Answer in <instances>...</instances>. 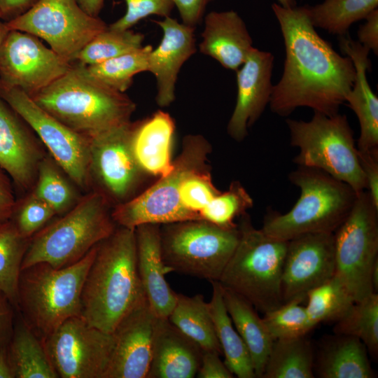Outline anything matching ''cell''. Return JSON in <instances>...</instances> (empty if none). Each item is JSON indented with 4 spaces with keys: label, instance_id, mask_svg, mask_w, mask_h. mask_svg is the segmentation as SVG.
Segmentation results:
<instances>
[{
    "label": "cell",
    "instance_id": "1",
    "mask_svg": "<svg viewBox=\"0 0 378 378\" xmlns=\"http://www.w3.org/2000/svg\"><path fill=\"white\" fill-rule=\"evenodd\" d=\"M272 10L284 38L286 57L279 81L273 85L271 111L287 116L305 106L331 116L345 103L356 78L349 56H342L321 37L310 22L306 6Z\"/></svg>",
    "mask_w": 378,
    "mask_h": 378
},
{
    "label": "cell",
    "instance_id": "2",
    "mask_svg": "<svg viewBox=\"0 0 378 378\" xmlns=\"http://www.w3.org/2000/svg\"><path fill=\"white\" fill-rule=\"evenodd\" d=\"M145 294L136 263L134 229L116 228L97 244L81 293V317L112 333Z\"/></svg>",
    "mask_w": 378,
    "mask_h": 378
},
{
    "label": "cell",
    "instance_id": "3",
    "mask_svg": "<svg viewBox=\"0 0 378 378\" xmlns=\"http://www.w3.org/2000/svg\"><path fill=\"white\" fill-rule=\"evenodd\" d=\"M30 97L75 132L92 137L131 121L135 103L72 62L61 77Z\"/></svg>",
    "mask_w": 378,
    "mask_h": 378
},
{
    "label": "cell",
    "instance_id": "4",
    "mask_svg": "<svg viewBox=\"0 0 378 378\" xmlns=\"http://www.w3.org/2000/svg\"><path fill=\"white\" fill-rule=\"evenodd\" d=\"M300 195L285 214L270 209L261 230L289 241L301 234L334 233L351 212L358 193L347 183L314 167L298 166L288 174Z\"/></svg>",
    "mask_w": 378,
    "mask_h": 378
},
{
    "label": "cell",
    "instance_id": "5",
    "mask_svg": "<svg viewBox=\"0 0 378 378\" xmlns=\"http://www.w3.org/2000/svg\"><path fill=\"white\" fill-rule=\"evenodd\" d=\"M97 245L73 264L56 268L39 262L21 270L18 310L27 325L42 340L65 321L81 316L83 284Z\"/></svg>",
    "mask_w": 378,
    "mask_h": 378
},
{
    "label": "cell",
    "instance_id": "6",
    "mask_svg": "<svg viewBox=\"0 0 378 378\" xmlns=\"http://www.w3.org/2000/svg\"><path fill=\"white\" fill-rule=\"evenodd\" d=\"M239 218V241L218 282L265 314L283 304L281 276L288 241L255 228L247 213Z\"/></svg>",
    "mask_w": 378,
    "mask_h": 378
},
{
    "label": "cell",
    "instance_id": "7",
    "mask_svg": "<svg viewBox=\"0 0 378 378\" xmlns=\"http://www.w3.org/2000/svg\"><path fill=\"white\" fill-rule=\"evenodd\" d=\"M111 206L97 190L81 197L61 218L29 239L22 270L39 262L61 268L82 258L116 229Z\"/></svg>",
    "mask_w": 378,
    "mask_h": 378
},
{
    "label": "cell",
    "instance_id": "8",
    "mask_svg": "<svg viewBox=\"0 0 378 378\" xmlns=\"http://www.w3.org/2000/svg\"><path fill=\"white\" fill-rule=\"evenodd\" d=\"M286 122L290 144L299 149L294 163L321 169L347 183L358 194L366 190L354 132L346 115L328 116L314 111L309 121L288 118Z\"/></svg>",
    "mask_w": 378,
    "mask_h": 378
},
{
    "label": "cell",
    "instance_id": "9",
    "mask_svg": "<svg viewBox=\"0 0 378 378\" xmlns=\"http://www.w3.org/2000/svg\"><path fill=\"white\" fill-rule=\"evenodd\" d=\"M160 247L170 272L218 281L239 238L238 225L225 227L204 220L160 225Z\"/></svg>",
    "mask_w": 378,
    "mask_h": 378
},
{
    "label": "cell",
    "instance_id": "10",
    "mask_svg": "<svg viewBox=\"0 0 378 378\" xmlns=\"http://www.w3.org/2000/svg\"><path fill=\"white\" fill-rule=\"evenodd\" d=\"M211 152V146L202 135L185 136L181 151L169 172L139 195L113 207L111 216L115 223L135 229L144 224L188 220L180 204L181 184L190 172L209 166Z\"/></svg>",
    "mask_w": 378,
    "mask_h": 378
},
{
    "label": "cell",
    "instance_id": "11",
    "mask_svg": "<svg viewBox=\"0 0 378 378\" xmlns=\"http://www.w3.org/2000/svg\"><path fill=\"white\" fill-rule=\"evenodd\" d=\"M335 275L355 302L373 293L371 273L378 261V207L359 192L347 218L334 232Z\"/></svg>",
    "mask_w": 378,
    "mask_h": 378
},
{
    "label": "cell",
    "instance_id": "12",
    "mask_svg": "<svg viewBox=\"0 0 378 378\" xmlns=\"http://www.w3.org/2000/svg\"><path fill=\"white\" fill-rule=\"evenodd\" d=\"M6 22L10 29L43 39L71 63L95 36L108 27L101 18L83 10L78 0H38L24 13Z\"/></svg>",
    "mask_w": 378,
    "mask_h": 378
},
{
    "label": "cell",
    "instance_id": "13",
    "mask_svg": "<svg viewBox=\"0 0 378 378\" xmlns=\"http://www.w3.org/2000/svg\"><path fill=\"white\" fill-rule=\"evenodd\" d=\"M0 97L38 136L71 181L86 190L92 186L90 139L52 116L22 90L0 80Z\"/></svg>",
    "mask_w": 378,
    "mask_h": 378
},
{
    "label": "cell",
    "instance_id": "14",
    "mask_svg": "<svg viewBox=\"0 0 378 378\" xmlns=\"http://www.w3.org/2000/svg\"><path fill=\"white\" fill-rule=\"evenodd\" d=\"M139 122L130 121L89 137L92 181L114 206L134 197L147 175L133 148Z\"/></svg>",
    "mask_w": 378,
    "mask_h": 378
},
{
    "label": "cell",
    "instance_id": "15",
    "mask_svg": "<svg viewBox=\"0 0 378 378\" xmlns=\"http://www.w3.org/2000/svg\"><path fill=\"white\" fill-rule=\"evenodd\" d=\"M42 341L59 377L105 378L113 348L112 333L74 316Z\"/></svg>",
    "mask_w": 378,
    "mask_h": 378
},
{
    "label": "cell",
    "instance_id": "16",
    "mask_svg": "<svg viewBox=\"0 0 378 378\" xmlns=\"http://www.w3.org/2000/svg\"><path fill=\"white\" fill-rule=\"evenodd\" d=\"M71 64L27 32L9 29L0 43V80L29 96L63 76Z\"/></svg>",
    "mask_w": 378,
    "mask_h": 378
},
{
    "label": "cell",
    "instance_id": "17",
    "mask_svg": "<svg viewBox=\"0 0 378 378\" xmlns=\"http://www.w3.org/2000/svg\"><path fill=\"white\" fill-rule=\"evenodd\" d=\"M335 274L334 233H307L288 241L281 276L283 303L307 293Z\"/></svg>",
    "mask_w": 378,
    "mask_h": 378
},
{
    "label": "cell",
    "instance_id": "18",
    "mask_svg": "<svg viewBox=\"0 0 378 378\" xmlns=\"http://www.w3.org/2000/svg\"><path fill=\"white\" fill-rule=\"evenodd\" d=\"M157 316L144 298L119 322L105 378H147Z\"/></svg>",
    "mask_w": 378,
    "mask_h": 378
},
{
    "label": "cell",
    "instance_id": "19",
    "mask_svg": "<svg viewBox=\"0 0 378 378\" xmlns=\"http://www.w3.org/2000/svg\"><path fill=\"white\" fill-rule=\"evenodd\" d=\"M274 59L271 52L253 48L236 71L237 100L227 125L228 135L236 141H241L247 136L248 130L270 104Z\"/></svg>",
    "mask_w": 378,
    "mask_h": 378
},
{
    "label": "cell",
    "instance_id": "20",
    "mask_svg": "<svg viewBox=\"0 0 378 378\" xmlns=\"http://www.w3.org/2000/svg\"><path fill=\"white\" fill-rule=\"evenodd\" d=\"M153 22L163 34L159 45L149 54L148 71L156 80L157 104L166 107L176 98V83L181 67L197 51L195 28L171 16Z\"/></svg>",
    "mask_w": 378,
    "mask_h": 378
},
{
    "label": "cell",
    "instance_id": "21",
    "mask_svg": "<svg viewBox=\"0 0 378 378\" xmlns=\"http://www.w3.org/2000/svg\"><path fill=\"white\" fill-rule=\"evenodd\" d=\"M22 119L0 97V167L23 190L32 188L44 156Z\"/></svg>",
    "mask_w": 378,
    "mask_h": 378
},
{
    "label": "cell",
    "instance_id": "22",
    "mask_svg": "<svg viewBox=\"0 0 378 378\" xmlns=\"http://www.w3.org/2000/svg\"><path fill=\"white\" fill-rule=\"evenodd\" d=\"M160 225L144 224L134 229L136 263L140 281L153 311L159 318H168L176 301L177 293L169 286L165 274L160 247Z\"/></svg>",
    "mask_w": 378,
    "mask_h": 378
},
{
    "label": "cell",
    "instance_id": "23",
    "mask_svg": "<svg viewBox=\"0 0 378 378\" xmlns=\"http://www.w3.org/2000/svg\"><path fill=\"white\" fill-rule=\"evenodd\" d=\"M200 52L236 71L245 62L253 46L246 25L237 12H209L204 20Z\"/></svg>",
    "mask_w": 378,
    "mask_h": 378
},
{
    "label": "cell",
    "instance_id": "24",
    "mask_svg": "<svg viewBox=\"0 0 378 378\" xmlns=\"http://www.w3.org/2000/svg\"><path fill=\"white\" fill-rule=\"evenodd\" d=\"M203 351L177 329L168 318L157 317L152 359L147 378H192Z\"/></svg>",
    "mask_w": 378,
    "mask_h": 378
},
{
    "label": "cell",
    "instance_id": "25",
    "mask_svg": "<svg viewBox=\"0 0 378 378\" xmlns=\"http://www.w3.org/2000/svg\"><path fill=\"white\" fill-rule=\"evenodd\" d=\"M340 37L341 50L351 58L356 70L355 80L345 102L356 114L360 125L356 148L366 151L378 148V98L366 76L371 66L370 50L349 37Z\"/></svg>",
    "mask_w": 378,
    "mask_h": 378
},
{
    "label": "cell",
    "instance_id": "26",
    "mask_svg": "<svg viewBox=\"0 0 378 378\" xmlns=\"http://www.w3.org/2000/svg\"><path fill=\"white\" fill-rule=\"evenodd\" d=\"M175 123L167 112L158 111L139 120L133 148L136 160L148 175L161 176L172 167V148Z\"/></svg>",
    "mask_w": 378,
    "mask_h": 378
},
{
    "label": "cell",
    "instance_id": "27",
    "mask_svg": "<svg viewBox=\"0 0 378 378\" xmlns=\"http://www.w3.org/2000/svg\"><path fill=\"white\" fill-rule=\"evenodd\" d=\"M221 288L226 309L249 351L255 377H261L274 340L248 300L222 286Z\"/></svg>",
    "mask_w": 378,
    "mask_h": 378
},
{
    "label": "cell",
    "instance_id": "28",
    "mask_svg": "<svg viewBox=\"0 0 378 378\" xmlns=\"http://www.w3.org/2000/svg\"><path fill=\"white\" fill-rule=\"evenodd\" d=\"M337 335L321 351L316 372L322 378H371L367 348L358 338Z\"/></svg>",
    "mask_w": 378,
    "mask_h": 378
},
{
    "label": "cell",
    "instance_id": "29",
    "mask_svg": "<svg viewBox=\"0 0 378 378\" xmlns=\"http://www.w3.org/2000/svg\"><path fill=\"white\" fill-rule=\"evenodd\" d=\"M212 296L208 302L209 312L225 364L233 375L239 378L255 377L249 351L235 329L226 309L222 288L218 281H211Z\"/></svg>",
    "mask_w": 378,
    "mask_h": 378
},
{
    "label": "cell",
    "instance_id": "30",
    "mask_svg": "<svg viewBox=\"0 0 378 378\" xmlns=\"http://www.w3.org/2000/svg\"><path fill=\"white\" fill-rule=\"evenodd\" d=\"M15 378H57L44 344L22 318L15 323L7 345Z\"/></svg>",
    "mask_w": 378,
    "mask_h": 378
},
{
    "label": "cell",
    "instance_id": "31",
    "mask_svg": "<svg viewBox=\"0 0 378 378\" xmlns=\"http://www.w3.org/2000/svg\"><path fill=\"white\" fill-rule=\"evenodd\" d=\"M168 319L202 351L222 353L208 302L202 295L190 297L177 293L176 304Z\"/></svg>",
    "mask_w": 378,
    "mask_h": 378
},
{
    "label": "cell",
    "instance_id": "32",
    "mask_svg": "<svg viewBox=\"0 0 378 378\" xmlns=\"http://www.w3.org/2000/svg\"><path fill=\"white\" fill-rule=\"evenodd\" d=\"M314 354L305 336L274 340L261 378H313Z\"/></svg>",
    "mask_w": 378,
    "mask_h": 378
},
{
    "label": "cell",
    "instance_id": "33",
    "mask_svg": "<svg viewBox=\"0 0 378 378\" xmlns=\"http://www.w3.org/2000/svg\"><path fill=\"white\" fill-rule=\"evenodd\" d=\"M314 27L344 36L352 24L365 19L377 9L378 0H324L315 6H306Z\"/></svg>",
    "mask_w": 378,
    "mask_h": 378
},
{
    "label": "cell",
    "instance_id": "34",
    "mask_svg": "<svg viewBox=\"0 0 378 378\" xmlns=\"http://www.w3.org/2000/svg\"><path fill=\"white\" fill-rule=\"evenodd\" d=\"M64 174L51 156L44 155L38 164L31 191V194L48 204L57 215L67 212L80 198Z\"/></svg>",
    "mask_w": 378,
    "mask_h": 378
},
{
    "label": "cell",
    "instance_id": "35",
    "mask_svg": "<svg viewBox=\"0 0 378 378\" xmlns=\"http://www.w3.org/2000/svg\"><path fill=\"white\" fill-rule=\"evenodd\" d=\"M29 241L10 219L0 221V289L17 310L19 278Z\"/></svg>",
    "mask_w": 378,
    "mask_h": 378
},
{
    "label": "cell",
    "instance_id": "36",
    "mask_svg": "<svg viewBox=\"0 0 378 378\" xmlns=\"http://www.w3.org/2000/svg\"><path fill=\"white\" fill-rule=\"evenodd\" d=\"M306 300L307 304L305 308L312 328L321 322H335L355 302L335 274L310 290L307 293Z\"/></svg>",
    "mask_w": 378,
    "mask_h": 378
},
{
    "label": "cell",
    "instance_id": "37",
    "mask_svg": "<svg viewBox=\"0 0 378 378\" xmlns=\"http://www.w3.org/2000/svg\"><path fill=\"white\" fill-rule=\"evenodd\" d=\"M337 335L353 336L363 342L372 356L378 354V294L373 293L354 302L337 321L333 329Z\"/></svg>",
    "mask_w": 378,
    "mask_h": 378
},
{
    "label": "cell",
    "instance_id": "38",
    "mask_svg": "<svg viewBox=\"0 0 378 378\" xmlns=\"http://www.w3.org/2000/svg\"><path fill=\"white\" fill-rule=\"evenodd\" d=\"M153 49L147 45L105 62L85 66L92 76L105 85L125 92L137 74L148 71V57Z\"/></svg>",
    "mask_w": 378,
    "mask_h": 378
},
{
    "label": "cell",
    "instance_id": "39",
    "mask_svg": "<svg viewBox=\"0 0 378 378\" xmlns=\"http://www.w3.org/2000/svg\"><path fill=\"white\" fill-rule=\"evenodd\" d=\"M144 39V34L131 29L120 30L108 25L80 51L74 62L99 64L142 47Z\"/></svg>",
    "mask_w": 378,
    "mask_h": 378
},
{
    "label": "cell",
    "instance_id": "40",
    "mask_svg": "<svg viewBox=\"0 0 378 378\" xmlns=\"http://www.w3.org/2000/svg\"><path fill=\"white\" fill-rule=\"evenodd\" d=\"M253 206V200L239 181H232L228 189L216 195L200 213L201 220L231 227L239 218Z\"/></svg>",
    "mask_w": 378,
    "mask_h": 378
},
{
    "label": "cell",
    "instance_id": "41",
    "mask_svg": "<svg viewBox=\"0 0 378 378\" xmlns=\"http://www.w3.org/2000/svg\"><path fill=\"white\" fill-rule=\"evenodd\" d=\"M301 303L290 300L265 313L262 320L273 340L303 337L313 329Z\"/></svg>",
    "mask_w": 378,
    "mask_h": 378
},
{
    "label": "cell",
    "instance_id": "42",
    "mask_svg": "<svg viewBox=\"0 0 378 378\" xmlns=\"http://www.w3.org/2000/svg\"><path fill=\"white\" fill-rule=\"evenodd\" d=\"M209 167L190 172L181 184L180 204L188 220H201V211L220 192L213 183Z\"/></svg>",
    "mask_w": 378,
    "mask_h": 378
},
{
    "label": "cell",
    "instance_id": "43",
    "mask_svg": "<svg viewBox=\"0 0 378 378\" xmlns=\"http://www.w3.org/2000/svg\"><path fill=\"white\" fill-rule=\"evenodd\" d=\"M55 215L48 204L30 193L15 202L10 219L24 237L30 239Z\"/></svg>",
    "mask_w": 378,
    "mask_h": 378
},
{
    "label": "cell",
    "instance_id": "44",
    "mask_svg": "<svg viewBox=\"0 0 378 378\" xmlns=\"http://www.w3.org/2000/svg\"><path fill=\"white\" fill-rule=\"evenodd\" d=\"M124 1L126 4V12L123 16L108 25L112 29H130L139 21L150 15L162 18L170 16L174 8L172 0Z\"/></svg>",
    "mask_w": 378,
    "mask_h": 378
},
{
    "label": "cell",
    "instance_id": "45",
    "mask_svg": "<svg viewBox=\"0 0 378 378\" xmlns=\"http://www.w3.org/2000/svg\"><path fill=\"white\" fill-rule=\"evenodd\" d=\"M360 164L366 181V191L378 207V148L358 150Z\"/></svg>",
    "mask_w": 378,
    "mask_h": 378
},
{
    "label": "cell",
    "instance_id": "46",
    "mask_svg": "<svg viewBox=\"0 0 378 378\" xmlns=\"http://www.w3.org/2000/svg\"><path fill=\"white\" fill-rule=\"evenodd\" d=\"M220 354L203 351L201 364L197 373L199 378H232L234 376L219 358Z\"/></svg>",
    "mask_w": 378,
    "mask_h": 378
},
{
    "label": "cell",
    "instance_id": "47",
    "mask_svg": "<svg viewBox=\"0 0 378 378\" xmlns=\"http://www.w3.org/2000/svg\"><path fill=\"white\" fill-rule=\"evenodd\" d=\"M214 0H172L182 23L194 27L203 19L206 6Z\"/></svg>",
    "mask_w": 378,
    "mask_h": 378
},
{
    "label": "cell",
    "instance_id": "48",
    "mask_svg": "<svg viewBox=\"0 0 378 378\" xmlns=\"http://www.w3.org/2000/svg\"><path fill=\"white\" fill-rule=\"evenodd\" d=\"M15 310L8 297L0 289V348L8 345L15 327Z\"/></svg>",
    "mask_w": 378,
    "mask_h": 378
},
{
    "label": "cell",
    "instance_id": "49",
    "mask_svg": "<svg viewBox=\"0 0 378 378\" xmlns=\"http://www.w3.org/2000/svg\"><path fill=\"white\" fill-rule=\"evenodd\" d=\"M365 20V22L358 30V41L377 55L378 8L371 12Z\"/></svg>",
    "mask_w": 378,
    "mask_h": 378
},
{
    "label": "cell",
    "instance_id": "50",
    "mask_svg": "<svg viewBox=\"0 0 378 378\" xmlns=\"http://www.w3.org/2000/svg\"><path fill=\"white\" fill-rule=\"evenodd\" d=\"M15 202L10 181L0 170V221L10 218Z\"/></svg>",
    "mask_w": 378,
    "mask_h": 378
},
{
    "label": "cell",
    "instance_id": "51",
    "mask_svg": "<svg viewBox=\"0 0 378 378\" xmlns=\"http://www.w3.org/2000/svg\"><path fill=\"white\" fill-rule=\"evenodd\" d=\"M38 0H0L1 19L8 22L31 8Z\"/></svg>",
    "mask_w": 378,
    "mask_h": 378
},
{
    "label": "cell",
    "instance_id": "52",
    "mask_svg": "<svg viewBox=\"0 0 378 378\" xmlns=\"http://www.w3.org/2000/svg\"><path fill=\"white\" fill-rule=\"evenodd\" d=\"M0 378H15L9 359L7 346L0 348Z\"/></svg>",
    "mask_w": 378,
    "mask_h": 378
},
{
    "label": "cell",
    "instance_id": "53",
    "mask_svg": "<svg viewBox=\"0 0 378 378\" xmlns=\"http://www.w3.org/2000/svg\"><path fill=\"white\" fill-rule=\"evenodd\" d=\"M78 2L88 14L98 17L104 6V0H78Z\"/></svg>",
    "mask_w": 378,
    "mask_h": 378
},
{
    "label": "cell",
    "instance_id": "54",
    "mask_svg": "<svg viewBox=\"0 0 378 378\" xmlns=\"http://www.w3.org/2000/svg\"><path fill=\"white\" fill-rule=\"evenodd\" d=\"M9 29H10L8 27L6 22H3L0 20V43Z\"/></svg>",
    "mask_w": 378,
    "mask_h": 378
},
{
    "label": "cell",
    "instance_id": "55",
    "mask_svg": "<svg viewBox=\"0 0 378 378\" xmlns=\"http://www.w3.org/2000/svg\"><path fill=\"white\" fill-rule=\"evenodd\" d=\"M278 4L284 8H293L296 6L295 0H277Z\"/></svg>",
    "mask_w": 378,
    "mask_h": 378
},
{
    "label": "cell",
    "instance_id": "56",
    "mask_svg": "<svg viewBox=\"0 0 378 378\" xmlns=\"http://www.w3.org/2000/svg\"><path fill=\"white\" fill-rule=\"evenodd\" d=\"M0 19H1V16H0Z\"/></svg>",
    "mask_w": 378,
    "mask_h": 378
}]
</instances>
